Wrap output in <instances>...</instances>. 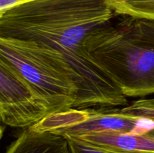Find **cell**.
<instances>
[{
    "instance_id": "cell-10",
    "label": "cell",
    "mask_w": 154,
    "mask_h": 153,
    "mask_svg": "<svg viewBox=\"0 0 154 153\" xmlns=\"http://www.w3.org/2000/svg\"><path fill=\"white\" fill-rule=\"evenodd\" d=\"M4 126L2 125V124H0V140H1V138L3 136V133H4Z\"/></svg>"
},
{
    "instance_id": "cell-6",
    "label": "cell",
    "mask_w": 154,
    "mask_h": 153,
    "mask_svg": "<svg viewBox=\"0 0 154 153\" xmlns=\"http://www.w3.org/2000/svg\"><path fill=\"white\" fill-rule=\"evenodd\" d=\"M78 138L86 143L108 151L122 153H154V136L121 132H93Z\"/></svg>"
},
{
    "instance_id": "cell-12",
    "label": "cell",
    "mask_w": 154,
    "mask_h": 153,
    "mask_svg": "<svg viewBox=\"0 0 154 153\" xmlns=\"http://www.w3.org/2000/svg\"><path fill=\"white\" fill-rule=\"evenodd\" d=\"M0 121H1V113H0Z\"/></svg>"
},
{
    "instance_id": "cell-11",
    "label": "cell",
    "mask_w": 154,
    "mask_h": 153,
    "mask_svg": "<svg viewBox=\"0 0 154 153\" xmlns=\"http://www.w3.org/2000/svg\"><path fill=\"white\" fill-rule=\"evenodd\" d=\"M150 134V135H152V136H154V131L151 132V133H150V134Z\"/></svg>"
},
{
    "instance_id": "cell-5",
    "label": "cell",
    "mask_w": 154,
    "mask_h": 153,
    "mask_svg": "<svg viewBox=\"0 0 154 153\" xmlns=\"http://www.w3.org/2000/svg\"><path fill=\"white\" fill-rule=\"evenodd\" d=\"M1 121L13 128L33 125L49 114L45 102L26 81L0 58Z\"/></svg>"
},
{
    "instance_id": "cell-1",
    "label": "cell",
    "mask_w": 154,
    "mask_h": 153,
    "mask_svg": "<svg viewBox=\"0 0 154 153\" xmlns=\"http://www.w3.org/2000/svg\"><path fill=\"white\" fill-rule=\"evenodd\" d=\"M114 14L105 0H32L0 16V38L31 46L63 65L78 89L72 108L123 106L127 98L84 46L89 33Z\"/></svg>"
},
{
    "instance_id": "cell-3",
    "label": "cell",
    "mask_w": 154,
    "mask_h": 153,
    "mask_svg": "<svg viewBox=\"0 0 154 153\" xmlns=\"http://www.w3.org/2000/svg\"><path fill=\"white\" fill-rule=\"evenodd\" d=\"M0 58L13 68L45 102L49 114L74 106L78 89L68 70L34 48L0 38Z\"/></svg>"
},
{
    "instance_id": "cell-9",
    "label": "cell",
    "mask_w": 154,
    "mask_h": 153,
    "mask_svg": "<svg viewBox=\"0 0 154 153\" xmlns=\"http://www.w3.org/2000/svg\"><path fill=\"white\" fill-rule=\"evenodd\" d=\"M66 137L69 140L72 153H122L108 151V150L92 146L77 137H73V136H66Z\"/></svg>"
},
{
    "instance_id": "cell-2",
    "label": "cell",
    "mask_w": 154,
    "mask_h": 153,
    "mask_svg": "<svg viewBox=\"0 0 154 153\" xmlns=\"http://www.w3.org/2000/svg\"><path fill=\"white\" fill-rule=\"evenodd\" d=\"M94 62L126 98L154 94V20L115 14L84 40Z\"/></svg>"
},
{
    "instance_id": "cell-7",
    "label": "cell",
    "mask_w": 154,
    "mask_h": 153,
    "mask_svg": "<svg viewBox=\"0 0 154 153\" xmlns=\"http://www.w3.org/2000/svg\"><path fill=\"white\" fill-rule=\"evenodd\" d=\"M5 153H72L67 137L51 131L24 128Z\"/></svg>"
},
{
    "instance_id": "cell-8",
    "label": "cell",
    "mask_w": 154,
    "mask_h": 153,
    "mask_svg": "<svg viewBox=\"0 0 154 153\" xmlns=\"http://www.w3.org/2000/svg\"><path fill=\"white\" fill-rule=\"evenodd\" d=\"M117 14L154 20V0H105Z\"/></svg>"
},
{
    "instance_id": "cell-4",
    "label": "cell",
    "mask_w": 154,
    "mask_h": 153,
    "mask_svg": "<svg viewBox=\"0 0 154 153\" xmlns=\"http://www.w3.org/2000/svg\"><path fill=\"white\" fill-rule=\"evenodd\" d=\"M72 125L53 133L79 136L93 132L144 135L154 131V98L135 100L122 108H72Z\"/></svg>"
}]
</instances>
